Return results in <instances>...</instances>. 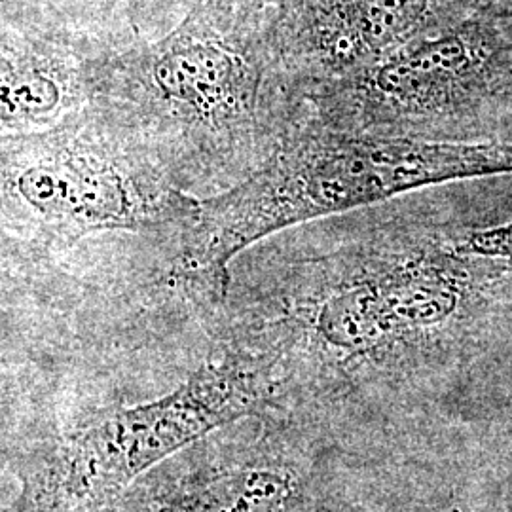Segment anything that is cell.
Instances as JSON below:
<instances>
[{
    "mask_svg": "<svg viewBox=\"0 0 512 512\" xmlns=\"http://www.w3.org/2000/svg\"><path fill=\"white\" fill-rule=\"evenodd\" d=\"M277 403L281 391L270 363L228 344L175 391L78 427L23 494L35 512H105L148 471Z\"/></svg>",
    "mask_w": 512,
    "mask_h": 512,
    "instance_id": "cell-6",
    "label": "cell"
},
{
    "mask_svg": "<svg viewBox=\"0 0 512 512\" xmlns=\"http://www.w3.org/2000/svg\"><path fill=\"white\" fill-rule=\"evenodd\" d=\"M512 175L509 141H425L330 128L304 110L272 156L238 184L200 198L173 275L222 304L230 266L258 241L310 220L393 202L442 184Z\"/></svg>",
    "mask_w": 512,
    "mask_h": 512,
    "instance_id": "cell-3",
    "label": "cell"
},
{
    "mask_svg": "<svg viewBox=\"0 0 512 512\" xmlns=\"http://www.w3.org/2000/svg\"><path fill=\"white\" fill-rule=\"evenodd\" d=\"M511 300L512 213L391 220L310 262L230 344L272 365L281 399H338L467 355Z\"/></svg>",
    "mask_w": 512,
    "mask_h": 512,
    "instance_id": "cell-1",
    "label": "cell"
},
{
    "mask_svg": "<svg viewBox=\"0 0 512 512\" xmlns=\"http://www.w3.org/2000/svg\"><path fill=\"white\" fill-rule=\"evenodd\" d=\"M512 90V33L476 8L359 73L304 95L330 128L425 141H499Z\"/></svg>",
    "mask_w": 512,
    "mask_h": 512,
    "instance_id": "cell-5",
    "label": "cell"
},
{
    "mask_svg": "<svg viewBox=\"0 0 512 512\" xmlns=\"http://www.w3.org/2000/svg\"><path fill=\"white\" fill-rule=\"evenodd\" d=\"M219 8L230 10V12H241V14H249V16H258L264 18L270 10H274L275 6L283 0H207Z\"/></svg>",
    "mask_w": 512,
    "mask_h": 512,
    "instance_id": "cell-10",
    "label": "cell"
},
{
    "mask_svg": "<svg viewBox=\"0 0 512 512\" xmlns=\"http://www.w3.org/2000/svg\"><path fill=\"white\" fill-rule=\"evenodd\" d=\"M480 0H283L264 38L302 95L471 16Z\"/></svg>",
    "mask_w": 512,
    "mask_h": 512,
    "instance_id": "cell-7",
    "label": "cell"
},
{
    "mask_svg": "<svg viewBox=\"0 0 512 512\" xmlns=\"http://www.w3.org/2000/svg\"><path fill=\"white\" fill-rule=\"evenodd\" d=\"M279 429L209 440L148 471L105 512H315L310 471Z\"/></svg>",
    "mask_w": 512,
    "mask_h": 512,
    "instance_id": "cell-8",
    "label": "cell"
},
{
    "mask_svg": "<svg viewBox=\"0 0 512 512\" xmlns=\"http://www.w3.org/2000/svg\"><path fill=\"white\" fill-rule=\"evenodd\" d=\"M499 141H509V143H512V92L509 95V99H507V107H505V114H503Z\"/></svg>",
    "mask_w": 512,
    "mask_h": 512,
    "instance_id": "cell-12",
    "label": "cell"
},
{
    "mask_svg": "<svg viewBox=\"0 0 512 512\" xmlns=\"http://www.w3.org/2000/svg\"><path fill=\"white\" fill-rule=\"evenodd\" d=\"M2 226L71 243L101 232L181 234L200 198L90 105L54 128L2 137Z\"/></svg>",
    "mask_w": 512,
    "mask_h": 512,
    "instance_id": "cell-4",
    "label": "cell"
},
{
    "mask_svg": "<svg viewBox=\"0 0 512 512\" xmlns=\"http://www.w3.org/2000/svg\"><path fill=\"white\" fill-rule=\"evenodd\" d=\"M509 403H512V395L509 397Z\"/></svg>",
    "mask_w": 512,
    "mask_h": 512,
    "instance_id": "cell-13",
    "label": "cell"
},
{
    "mask_svg": "<svg viewBox=\"0 0 512 512\" xmlns=\"http://www.w3.org/2000/svg\"><path fill=\"white\" fill-rule=\"evenodd\" d=\"M478 6L499 19L512 33V0H480Z\"/></svg>",
    "mask_w": 512,
    "mask_h": 512,
    "instance_id": "cell-11",
    "label": "cell"
},
{
    "mask_svg": "<svg viewBox=\"0 0 512 512\" xmlns=\"http://www.w3.org/2000/svg\"><path fill=\"white\" fill-rule=\"evenodd\" d=\"M90 63L67 38L4 18L2 137L50 129L90 105Z\"/></svg>",
    "mask_w": 512,
    "mask_h": 512,
    "instance_id": "cell-9",
    "label": "cell"
},
{
    "mask_svg": "<svg viewBox=\"0 0 512 512\" xmlns=\"http://www.w3.org/2000/svg\"><path fill=\"white\" fill-rule=\"evenodd\" d=\"M90 107L200 198L264 164L306 103L268 50L264 18L198 0L165 37L93 55Z\"/></svg>",
    "mask_w": 512,
    "mask_h": 512,
    "instance_id": "cell-2",
    "label": "cell"
}]
</instances>
